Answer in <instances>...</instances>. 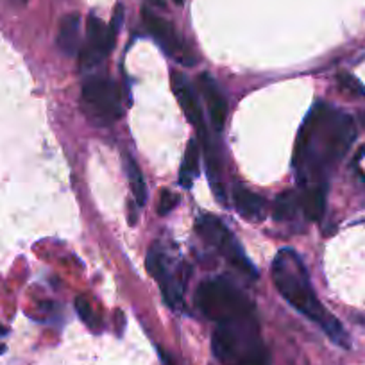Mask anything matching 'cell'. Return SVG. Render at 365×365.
<instances>
[{
	"mask_svg": "<svg viewBox=\"0 0 365 365\" xmlns=\"http://www.w3.org/2000/svg\"><path fill=\"white\" fill-rule=\"evenodd\" d=\"M356 136L353 118L328 104H317L308 113L294 149V167L301 187H324Z\"/></svg>",
	"mask_w": 365,
	"mask_h": 365,
	"instance_id": "obj_1",
	"label": "cell"
},
{
	"mask_svg": "<svg viewBox=\"0 0 365 365\" xmlns=\"http://www.w3.org/2000/svg\"><path fill=\"white\" fill-rule=\"evenodd\" d=\"M272 279L276 289L296 310L317 322L335 344L349 347V336L339 321L326 310L312 289L310 276L303 259L294 249H282L272 263Z\"/></svg>",
	"mask_w": 365,
	"mask_h": 365,
	"instance_id": "obj_2",
	"label": "cell"
},
{
	"mask_svg": "<svg viewBox=\"0 0 365 365\" xmlns=\"http://www.w3.org/2000/svg\"><path fill=\"white\" fill-rule=\"evenodd\" d=\"M212 347L222 365H269L255 314L233 321L219 322Z\"/></svg>",
	"mask_w": 365,
	"mask_h": 365,
	"instance_id": "obj_3",
	"label": "cell"
},
{
	"mask_svg": "<svg viewBox=\"0 0 365 365\" xmlns=\"http://www.w3.org/2000/svg\"><path fill=\"white\" fill-rule=\"evenodd\" d=\"M197 307L208 319L219 322L252 315L255 308L240 289L224 278L206 279L197 289Z\"/></svg>",
	"mask_w": 365,
	"mask_h": 365,
	"instance_id": "obj_4",
	"label": "cell"
},
{
	"mask_svg": "<svg viewBox=\"0 0 365 365\" xmlns=\"http://www.w3.org/2000/svg\"><path fill=\"white\" fill-rule=\"evenodd\" d=\"M81 108L91 124L111 125L122 117L120 90L108 77H91L81 91Z\"/></svg>",
	"mask_w": 365,
	"mask_h": 365,
	"instance_id": "obj_5",
	"label": "cell"
},
{
	"mask_svg": "<svg viewBox=\"0 0 365 365\" xmlns=\"http://www.w3.org/2000/svg\"><path fill=\"white\" fill-rule=\"evenodd\" d=\"M195 231L205 238L206 244L219 249L220 255L231 263L237 270L244 272L249 278H256V269L247 256L244 255L242 247L238 245L237 238L231 235V231L213 215H201L195 222Z\"/></svg>",
	"mask_w": 365,
	"mask_h": 365,
	"instance_id": "obj_6",
	"label": "cell"
},
{
	"mask_svg": "<svg viewBox=\"0 0 365 365\" xmlns=\"http://www.w3.org/2000/svg\"><path fill=\"white\" fill-rule=\"evenodd\" d=\"M122 20V8L118 6L115 19L110 26L103 22L99 16L91 13L86 19V40L79 51V65L81 68H93L99 65L104 58L115 47V38H117L118 26Z\"/></svg>",
	"mask_w": 365,
	"mask_h": 365,
	"instance_id": "obj_7",
	"label": "cell"
},
{
	"mask_svg": "<svg viewBox=\"0 0 365 365\" xmlns=\"http://www.w3.org/2000/svg\"><path fill=\"white\" fill-rule=\"evenodd\" d=\"M142 19H143V26L147 27L150 34L156 38L158 43L163 47V51L167 52L168 56L175 59L181 65H194L195 58L192 54L190 47L185 43L181 36L175 33V29L172 27L170 22H167L165 19L158 16L156 13L150 11L149 8H145L142 11Z\"/></svg>",
	"mask_w": 365,
	"mask_h": 365,
	"instance_id": "obj_8",
	"label": "cell"
},
{
	"mask_svg": "<svg viewBox=\"0 0 365 365\" xmlns=\"http://www.w3.org/2000/svg\"><path fill=\"white\" fill-rule=\"evenodd\" d=\"M172 90H174V96L178 99L179 106H181L182 113L187 115L188 122L197 129V133L201 135L202 143H208V133L205 128V117H202L201 104H199L197 97H195V91L192 90L190 83L182 73L174 72L172 73Z\"/></svg>",
	"mask_w": 365,
	"mask_h": 365,
	"instance_id": "obj_9",
	"label": "cell"
},
{
	"mask_svg": "<svg viewBox=\"0 0 365 365\" xmlns=\"http://www.w3.org/2000/svg\"><path fill=\"white\" fill-rule=\"evenodd\" d=\"M188 276H190V269L185 263H181L175 270H170L167 267L165 272L160 276V279H158L161 285L165 303L170 308H174V310H179L182 307Z\"/></svg>",
	"mask_w": 365,
	"mask_h": 365,
	"instance_id": "obj_10",
	"label": "cell"
},
{
	"mask_svg": "<svg viewBox=\"0 0 365 365\" xmlns=\"http://www.w3.org/2000/svg\"><path fill=\"white\" fill-rule=\"evenodd\" d=\"M199 86H201L206 106H208L210 122H212L213 129L220 131V129L224 128V124H226L227 117V103L226 99H224L222 91L219 90L215 81H213L208 73H202V76L199 77Z\"/></svg>",
	"mask_w": 365,
	"mask_h": 365,
	"instance_id": "obj_11",
	"label": "cell"
},
{
	"mask_svg": "<svg viewBox=\"0 0 365 365\" xmlns=\"http://www.w3.org/2000/svg\"><path fill=\"white\" fill-rule=\"evenodd\" d=\"M233 201L237 206L238 213L252 222H259L267 215V202L262 195L247 190L242 185H235L233 188Z\"/></svg>",
	"mask_w": 365,
	"mask_h": 365,
	"instance_id": "obj_12",
	"label": "cell"
},
{
	"mask_svg": "<svg viewBox=\"0 0 365 365\" xmlns=\"http://www.w3.org/2000/svg\"><path fill=\"white\" fill-rule=\"evenodd\" d=\"M58 47L65 56H77L81 51V15L63 16L58 31Z\"/></svg>",
	"mask_w": 365,
	"mask_h": 365,
	"instance_id": "obj_13",
	"label": "cell"
},
{
	"mask_svg": "<svg viewBox=\"0 0 365 365\" xmlns=\"http://www.w3.org/2000/svg\"><path fill=\"white\" fill-rule=\"evenodd\" d=\"M303 195H301V208H303L304 217L308 220L322 219V213L326 208V190L324 187H308L303 188Z\"/></svg>",
	"mask_w": 365,
	"mask_h": 365,
	"instance_id": "obj_14",
	"label": "cell"
},
{
	"mask_svg": "<svg viewBox=\"0 0 365 365\" xmlns=\"http://www.w3.org/2000/svg\"><path fill=\"white\" fill-rule=\"evenodd\" d=\"M199 143L197 140H190L187 145V153H185V160H182L181 172H179V185L185 188H190L194 182L195 175L199 174Z\"/></svg>",
	"mask_w": 365,
	"mask_h": 365,
	"instance_id": "obj_15",
	"label": "cell"
},
{
	"mask_svg": "<svg viewBox=\"0 0 365 365\" xmlns=\"http://www.w3.org/2000/svg\"><path fill=\"white\" fill-rule=\"evenodd\" d=\"M301 208V195L296 190H287L278 195L274 202V219L276 220H292Z\"/></svg>",
	"mask_w": 365,
	"mask_h": 365,
	"instance_id": "obj_16",
	"label": "cell"
},
{
	"mask_svg": "<svg viewBox=\"0 0 365 365\" xmlns=\"http://www.w3.org/2000/svg\"><path fill=\"white\" fill-rule=\"evenodd\" d=\"M124 163H125V174H128L133 195H135L136 199V205L143 206L147 201V187H145V179H143L142 170H140L138 163H136L129 154H125L124 156Z\"/></svg>",
	"mask_w": 365,
	"mask_h": 365,
	"instance_id": "obj_17",
	"label": "cell"
},
{
	"mask_svg": "<svg viewBox=\"0 0 365 365\" xmlns=\"http://www.w3.org/2000/svg\"><path fill=\"white\" fill-rule=\"evenodd\" d=\"M76 310H77V314H79L81 321H83L88 328L93 329V331H101V329H103V324H101L99 317H97V314L93 312V307H91L86 296L77 297Z\"/></svg>",
	"mask_w": 365,
	"mask_h": 365,
	"instance_id": "obj_18",
	"label": "cell"
},
{
	"mask_svg": "<svg viewBox=\"0 0 365 365\" xmlns=\"http://www.w3.org/2000/svg\"><path fill=\"white\" fill-rule=\"evenodd\" d=\"M145 267H147V272H149L150 276L156 279H160V276L165 272V269H167V262H165L163 249H161L158 244H154L153 247L149 249V252H147Z\"/></svg>",
	"mask_w": 365,
	"mask_h": 365,
	"instance_id": "obj_19",
	"label": "cell"
},
{
	"mask_svg": "<svg viewBox=\"0 0 365 365\" xmlns=\"http://www.w3.org/2000/svg\"><path fill=\"white\" fill-rule=\"evenodd\" d=\"M178 205H179V195H175L174 192H168V190L161 192L160 202H158V213H160V215H167V213L172 212Z\"/></svg>",
	"mask_w": 365,
	"mask_h": 365,
	"instance_id": "obj_20",
	"label": "cell"
},
{
	"mask_svg": "<svg viewBox=\"0 0 365 365\" xmlns=\"http://www.w3.org/2000/svg\"><path fill=\"white\" fill-rule=\"evenodd\" d=\"M340 81V86L344 88V90H349V91H364V88L360 86V83H358L354 77L351 76H340L339 77Z\"/></svg>",
	"mask_w": 365,
	"mask_h": 365,
	"instance_id": "obj_21",
	"label": "cell"
},
{
	"mask_svg": "<svg viewBox=\"0 0 365 365\" xmlns=\"http://www.w3.org/2000/svg\"><path fill=\"white\" fill-rule=\"evenodd\" d=\"M128 219L131 226H135L136 220H138V205H136V201H131L128 205Z\"/></svg>",
	"mask_w": 365,
	"mask_h": 365,
	"instance_id": "obj_22",
	"label": "cell"
},
{
	"mask_svg": "<svg viewBox=\"0 0 365 365\" xmlns=\"http://www.w3.org/2000/svg\"><path fill=\"white\" fill-rule=\"evenodd\" d=\"M147 2H149V4H153V6H163V0H147Z\"/></svg>",
	"mask_w": 365,
	"mask_h": 365,
	"instance_id": "obj_23",
	"label": "cell"
},
{
	"mask_svg": "<svg viewBox=\"0 0 365 365\" xmlns=\"http://www.w3.org/2000/svg\"><path fill=\"white\" fill-rule=\"evenodd\" d=\"M360 122H361V125H364V128H365V111L360 115Z\"/></svg>",
	"mask_w": 365,
	"mask_h": 365,
	"instance_id": "obj_24",
	"label": "cell"
},
{
	"mask_svg": "<svg viewBox=\"0 0 365 365\" xmlns=\"http://www.w3.org/2000/svg\"><path fill=\"white\" fill-rule=\"evenodd\" d=\"M174 2H175V4H179V6H181L182 2H185V0H174Z\"/></svg>",
	"mask_w": 365,
	"mask_h": 365,
	"instance_id": "obj_25",
	"label": "cell"
}]
</instances>
